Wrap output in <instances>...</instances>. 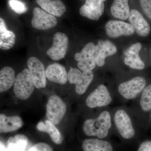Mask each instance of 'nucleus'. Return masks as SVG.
I'll return each instance as SVG.
<instances>
[{
  "label": "nucleus",
  "instance_id": "nucleus-8",
  "mask_svg": "<svg viewBox=\"0 0 151 151\" xmlns=\"http://www.w3.org/2000/svg\"><path fill=\"white\" fill-rule=\"evenodd\" d=\"M112 101V97L108 88L101 84L90 93L86 100V106L89 108L105 107Z\"/></svg>",
  "mask_w": 151,
  "mask_h": 151
},
{
  "label": "nucleus",
  "instance_id": "nucleus-1",
  "mask_svg": "<svg viewBox=\"0 0 151 151\" xmlns=\"http://www.w3.org/2000/svg\"><path fill=\"white\" fill-rule=\"evenodd\" d=\"M111 126L110 113L108 111H104L96 119L86 120L83 124L82 129L86 136L102 139L108 136Z\"/></svg>",
  "mask_w": 151,
  "mask_h": 151
},
{
  "label": "nucleus",
  "instance_id": "nucleus-19",
  "mask_svg": "<svg viewBox=\"0 0 151 151\" xmlns=\"http://www.w3.org/2000/svg\"><path fill=\"white\" fill-rule=\"evenodd\" d=\"M111 12L116 18L123 20L129 19L130 12L129 0H114L111 5Z\"/></svg>",
  "mask_w": 151,
  "mask_h": 151
},
{
  "label": "nucleus",
  "instance_id": "nucleus-4",
  "mask_svg": "<svg viewBox=\"0 0 151 151\" xmlns=\"http://www.w3.org/2000/svg\"><path fill=\"white\" fill-rule=\"evenodd\" d=\"M146 80L142 76H137L119 85L120 94L127 100H132L137 97L145 87Z\"/></svg>",
  "mask_w": 151,
  "mask_h": 151
},
{
  "label": "nucleus",
  "instance_id": "nucleus-34",
  "mask_svg": "<svg viewBox=\"0 0 151 151\" xmlns=\"http://www.w3.org/2000/svg\"></svg>",
  "mask_w": 151,
  "mask_h": 151
},
{
  "label": "nucleus",
  "instance_id": "nucleus-17",
  "mask_svg": "<svg viewBox=\"0 0 151 151\" xmlns=\"http://www.w3.org/2000/svg\"><path fill=\"white\" fill-rule=\"evenodd\" d=\"M16 42V35L12 31L7 29L4 21L0 18V48L7 50L13 47Z\"/></svg>",
  "mask_w": 151,
  "mask_h": 151
},
{
  "label": "nucleus",
  "instance_id": "nucleus-29",
  "mask_svg": "<svg viewBox=\"0 0 151 151\" xmlns=\"http://www.w3.org/2000/svg\"><path fill=\"white\" fill-rule=\"evenodd\" d=\"M80 69L76 68H71L68 73V80L70 84H76L79 77L82 74Z\"/></svg>",
  "mask_w": 151,
  "mask_h": 151
},
{
  "label": "nucleus",
  "instance_id": "nucleus-24",
  "mask_svg": "<svg viewBox=\"0 0 151 151\" xmlns=\"http://www.w3.org/2000/svg\"><path fill=\"white\" fill-rule=\"evenodd\" d=\"M95 45L92 42H89L85 45L80 52L76 53L74 58L76 61H82L94 56Z\"/></svg>",
  "mask_w": 151,
  "mask_h": 151
},
{
  "label": "nucleus",
  "instance_id": "nucleus-20",
  "mask_svg": "<svg viewBox=\"0 0 151 151\" xmlns=\"http://www.w3.org/2000/svg\"><path fill=\"white\" fill-rule=\"evenodd\" d=\"M82 148L84 151H113L109 142L98 139H86L82 143Z\"/></svg>",
  "mask_w": 151,
  "mask_h": 151
},
{
  "label": "nucleus",
  "instance_id": "nucleus-2",
  "mask_svg": "<svg viewBox=\"0 0 151 151\" xmlns=\"http://www.w3.org/2000/svg\"><path fill=\"white\" fill-rule=\"evenodd\" d=\"M35 87L29 70L25 68L16 77L14 93L20 100H27L31 96Z\"/></svg>",
  "mask_w": 151,
  "mask_h": 151
},
{
  "label": "nucleus",
  "instance_id": "nucleus-16",
  "mask_svg": "<svg viewBox=\"0 0 151 151\" xmlns=\"http://www.w3.org/2000/svg\"><path fill=\"white\" fill-rule=\"evenodd\" d=\"M24 123L18 116H7L4 114L0 115V132L8 133L16 131L21 128Z\"/></svg>",
  "mask_w": 151,
  "mask_h": 151
},
{
  "label": "nucleus",
  "instance_id": "nucleus-9",
  "mask_svg": "<svg viewBox=\"0 0 151 151\" xmlns=\"http://www.w3.org/2000/svg\"><path fill=\"white\" fill-rule=\"evenodd\" d=\"M31 24L36 29L45 30L55 27L57 24V20L54 16L40 8L35 7L33 11Z\"/></svg>",
  "mask_w": 151,
  "mask_h": 151
},
{
  "label": "nucleus",
  "instance_id": "nucleus-7",
  "mask_svg": "<svg viewBox=\"0 0 151 151\" xmlns=\"http://www.w3.org/2000/svg\"><path fill=\"white\" fill-rule=\"evenodd\" d=\"M68 39L64 33H55L53 36L52 46L46 53L51 59L59 60L64 58L68 48Z\"/></svg>",
  "mask_w": 151,
  "mask_h": 151
},
{
  "label": "nucleus",
  "instance_id": "nucleus-33",
  "mask_svg": "<svg viewBox=\"0 0 151 151\" xmlns=\"http://www.w3.org/2000/svg\"><path fill=\"white\" fill-rule=\"evenodd\" d=\"M138 151H151V141L143 142L139 147Z\"/></svg>",
  "mask_w": 151,
  "mask_h": 151
},
{
  "label": "nucleus",
  "instance_id": "nucleus-22",
  "mask_svg": "<svg viewBox=\"0 0 151 151\" xmlns=\"http://www.w3.org/2000/svg\"><path fill=\"white\" fill-rule=\"evenodd\" d=\"M28 142V138L24 134H17L10 137L7 142V150L26 151Z\"/></svg>",
  "mask_w": 151,
  "mask_h": 151
},
{
  "label": "nucleus",
  "instance_id": "nucleus-21",
  "mask_svg": "<svg viewBox=\"0 0 151 151\" xmlns=\"http://www.w3.org/2000/svg\"><path fill=\"white\" fill-rule=\"evenodd\" d=\"M14 70L9 66L3 68L0 71V92L2 93L10 89L15 81Z\"/></svg>",
  "mask_w": 151,
  "mask_h": 151
},
{
  "label": "nucleus",
  "instance_id": "nucleus-10",
  "mask_svg": "<svg viewBox=\"0 0 151 151\" xmlns=\"http://www.w3.org/2000/svg\"><path fill=\"white\" fill-rule=\"evenodd\" d=\"M106 0H85V3L79 9L81 16L89 19L97 21L105 11L104 2Z\"/></svg>",
  "mask_w": 151,
  "mask_h": 151
},
{
  "label": "nucleus",
  "instance_id": "nucleus-13",
  "mask_svg": "<svg viewBox=\"0 0 151 151\" xmlns=\"http://www.w3.org/2000/svg\"><path fill=\"white\" fill-rule=\"evenodd\" d=\"M128 19L138 35L142 37L148 35L150 32V27L139 11L135 9L131 10Z\"/></svg>",
  "mask_w": 151,
  "mask_h": 151
},
{
  "label": "nucleus",
  "instance_id": "nucleus-31",
  "mask_svg": "<svg viewBox=\"0 0 151 151\" xmlns=\"http://www.w3.org/2000/svg\"><path fill=\"white\" fill-rule=\"evenodd\" d=\"M28 151H53L51 146L44 142H39L35 144Z\"/></svg>",
  "mask_w": 151,
  "mask_h": 151
},
{
  "label": "nucleus",
  "instance_id": "nucleus-26",
  "mask_svg": "<svg viewBox=\"0 0 151 151\" xmlns=\"http://www.w3.org/2000/svg\"><path fill=\"white\" fill-rule=\"evenodd\" d=\"M124 63L131 68L137 70H143L145 67V63L141 59L139 55L133 57H126L124 60Z\"/></svg>",
  "mask_w": 151,
  "mask_h": 151
},
{
  "label": "nucleus",
  "instance_id": "nucleus-27",
  "mask_svg": "<svg viewBox=\"0 0 151 151\" xmlns=\"http://www.w3.org/2000/svg\"><path fill=\"white\" fill-rule=\"evenodd\" d=\"M96 63L94 57L89 59L78 62L77 66L80 70L83 71H92L96 67Z\"/></svg>",
  "mask_w": 151,
  "mask_h": 151
},
{
  "label": "nucleus",
  "instance_id": "nucleus-6",
  "mask_svg": "<svg viewBox=\"0 0 151 151\" xmlns=\"http://www.w3.org/2000/svg\"><path fill=\"white\" fill-rule=\"evenodd\" d=\"M27 65L35 88H45L46 86V70L43 63L32 56L28 60Z\"/></svg>",
  "mask_w": 151,
  "mask_h": 151
},
{
  "label": "nucleus",
  "instance_id": "nucleus-15",
  "mask_svg": "<svg viewBox=\"0 0 151 151\" xmlns=\"http://www.w3.org/2000/svg\"><path fill=\"white\" fill-rule=\"evenodd\" d=\"M41 9L55 17H60L66 12L65 6L60 0H36Z\"/></svg>",
  "mask_w": 151,
  "mask_h": 151
},
{
  "label": "nucleus",
  "instance_id": "nucleus-25",
  "mask_svg": "<svg viewBox=\"0 0 151 151\" xmlns=\"http://www.w3.org/2000/svg\"><path fill=\"white\" fill-rule=\"evenodd\" d=\"M140 105L145 112H149L151 110V84L145 87L142 92Z\"/></svg>",
  "mask_w": 151,
  "mask_h": 151
},
{
  "label": "nucleus",
  "instance_id": "nucleus-12",
  "mask_svg": "<svg viewBox=\"0 0 151 151\" xmlns=\"http://www.w3.org/2000/svg\"><path fill=\"white\" fill-rule=\"evenodd\" d=\"M117 48L110 41L100 40L95 45L94 57L96 65L102 67L105 65V58L116 54Z\"/></svg>",
  "mask_w": 151,
  "mask_h": 151
},
{
  "label": "nucleus",
  "instance_id": "nucleus-28",
  "mask_svg": "<svg viewBox=\"0 0 151 151\" xmlns=\"http://www.w3.org/2000/svg\"><path fill=\"white\" fill-rule=\"evenodd\" d=\"M9 4L11 9L17 14H24L27 10L26 5L19 0H9Z\"/></svg>",
  "mask_w": 151,
  "mask_h": 151
},
{
  "label": "nucleus",
  "instance_id": "nucleus-11",
  "mask_svg": "<svg viewBox=\"0 0 151 151\" xmlns=\"http://www.w3.org/2000/svg\"><path fill=\"white\" fill-rule=\"evenodd\" d=\"M105 29L107 35L112 38L132 35L135 32L132 25L122 21H109L105 24Z\"/></svg>",
  "mask_w": 151,
  "mask_h": 151
},
{
  "label": "nucleus",
  "instance_id": "nucleus-23",
  "mask_svg": "<svg viewBox=\"0 0 151 151\" xmlns=\"http://www.w3.org/2000/svg\"><path fill=\"white\" fill-rule=\"evenodd\" d=\"M94 76L92 71H83L75 84L76 92L79 95L84 94L93 80Z\"/></svg>",
  "mask_w": 151,
  "mask_h": 151
},
{
  "label": "nucleus",
  "instance_id": "nucleus-30",
  "mask_svg": "<svg viewBox=\"0 0 151 151\" xmlns=\"http://www.w3.org/2000/svg\"><path fill=\"white\" fill-rule=\"evenodd\" d=\"M142 48V44L139 42H137L127 50L125 52V55L127 57L138 56Z\"/></svg>",
  "mask_w": 151,
  "mask_h": 151
},
{
  "label": "nucleus",
  "instance_id": "nucleus-3",
  "mask_svg": "<svg viewBox=\"0 0 151 151\" xmlns=\"http://www.w3.org/2000/svg\"><path fill=\"white\" fill-rule=\"evenodd\" d=\"M46 116L49 121L58 125L66 112V105L59 96L52 95L49 98L46 106Z\"/></svg>",
  "mask_w": 151,
  "mask_h": 151
},
{
  "label": "nucleus",
  "instance_id": "nucleus-18",
  "mask_svg": "<svg viewBox=\"0 0 151 151\" xmlns=\"http://www.w3.org/2000/svg\"><path fill=\"white\" fill-rule=\"evenodd\" d=\"M37 128L40 132L47 133L51 140L57 145H60L63 142V138L59 130L55 125L49 120H46L44 123L40 122L37 126Z\"/></svg>",
  "mask_w": 151,
  "mask_h": 151
},
{
  "label": "nucleus",
  "instance_id": "nucleus-14",
  "mask_svg": "<svg viewBox=\"0 0 151 151\" xmlns=\"http://www.w3.org/2000/svg\"><path fill=\"white\" fill-rule=\"evenodd\" d=\"M46 76L49 81L61 85L66 84L68 81L65 67L58 63L50 64L47 67Z\"/></svg>",
  "mask_w": 151,
  "mask_h": 151
},
{
  "label": "nucleus",
  "instance_id": "nucleus-32",
  "mask_svg": "<svg viewBox=\"0 0 151 151\" xmlns=\"http://www.w3.org/2000/svg\"><path fill=\"white\" fill-rule=\"evenodd\" d=\"M139 3L144 13L151 19V0H139Z\"/></svg>",
  "mask_w": 151,
  "mask_h": 151
},
{
  "label": "nucleus",
  "instance_id": "nucleus-5",
  "mask_svg": "<svg viewBox=\"0 0 151 151\" xmlns=\"http://www.w3.org/2000/svg\"><path fill=\"white\" fill-rule=\"evenodd\" d=\"M114 122L122 137L129 139L134 136L135 131L132 120L124 110L120 109L116 111L114 116Z\"/></svg>",
  "mask_w": 151,
  "mask_h": 151
}]
</instances>
